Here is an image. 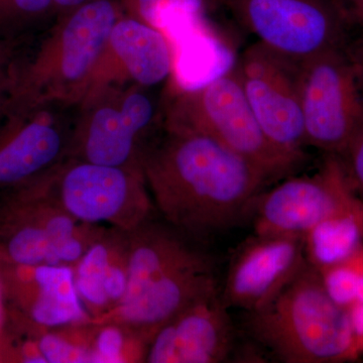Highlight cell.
I'll list each match as a JSON object with an SVG mask.
<instances>
[{
  "label": "cell",
  "instance_id": "cell-2",
  "mask_svg": "<svg viewBox=\"0 0 363 363\" xmlns=\"http://www.w3.org/2000/svg\"><path fill=\"white\" fill-rule=\"evenodd\" d=\"M123 14L121 0H92L57 18L37 49L18 59L7 109L48 102L80 104Z\"/></svg>",
  "mask_w": 363,
  "mask_h": 363
},
{
  "label": "cell",
  "instance_id": "cell-5",
  "mask_svg": "<svg viewBox=\"0 0 363 363\" xmlns=\"http://www.w3.org/2000/svg\"><path fill=\"white\" fill-rule=\"evenodd\" d=\"M135 83L95 86L78 105L71 159L140 168L145 143L162 125V93Z\"/></svg>",
  "mask_w": 363,
  "mask_h": 363
},
{
  "label": "cell",
  "instance_id": "cell-4",
  "mask_svg": "<svg viewBox=\"0 0 363 363\" xmlns=\"http://www.w3.org/2000/svg\"><path fill=\"white\" fill-rule=\"evenodd\" d=\"M162 124L209 136L262 169L271 182L291 176L302 166L279 152L264 135L235 66L192 89L167 83Z\"/></svg>",
  "mask_w": 363,
  "mask_h": 363
},
{
  "label": "cell",
  "instance_id": "cell-23",
  "mask_svg": "<svg viewBox=\"0 0 363 363\" xmlns=\"http://www.w3.org/2000/svg\"><path fill=\"white\" fill-rule=\"evenodd\" d=\"M353 334H354L355 351L357 358L363 355V302L350 308Z\"/></svg>",
  "mask_w": 363,
  "mask_h": 363
},
{
  "label": "cell",
  "instance_id": "cell-20",
  "mask_svg": "<svg viewBox=\"0 0 363 363\" xmlns=\"http://www.w3.org/2000/svg\"><path fill=\"white\" fill-rule=\"evenodd\" d=\"M16 38L0 35V117L6 113L11 100V89L18 58Z\"/></svg>",
  "mask_w": 363,
  "mask_h": 363
},
{
  "label": "cell",
  "instance_id": "cell-6",
  "mask_svg": "<svg viewBox=\"0 0 363 363\" xmlns=\"http://www.w3.org/2000/svg\"><path fill=\"white\" fill-rule=\"evenodd\" d=\"M35 181L52 201L83 223L131 231L157 214L142 169L68 157Z\"/></svg>",
  "mask_w": 363,
  "mask_h": 363
},
{
  "label": "cell",
  "instance_id": "cell-21",
  "mask_svg": "<svg viewBox=\"0 0 363 363\" xmlns=\"http://www.w3.org/2000/svg\"><path fill=\"white\" fill-rule=\"evenodd\" d=\"M339 157L353 190L363 200V116L350 145Z\"/></svg>",
  "mask_w": 363,
  "mask_h": 363
},
{
  "label": "cell",
  "instance_id": "cell-9",
  "mask_svg": "<svg viewBox=\"0 0 363 363\" xmlns=\"http://www.w3.org/2000/svg\"><path fill=\"white\" fill-rule=\"evenodd\" d=\"M307 147L340 157L363 116V86L345 45L301 63Z\"/></svg>",
  "mask_w": 363,
  "mask_h": 363
},
{
  "label": "cell",
  "instance_id": "cell-18",
  "mask_svg": "<svg viewBox=\"0 0 363 363\" xmlns=\"http://www.w3.org/2000/svg\"><path fill=\"white\" fill-rule=\"evenodd\" d=\"M221 0H121L124 13L160 28L180 16H205Z\"/></svg>",
  "mask_w": 363,
  "mask_h": 363
},
{
  "label": "cell",
  "instance_id": "cell-26",
  "mask_svg": "<svg viewBox=\"0 0 363 363\" xmlns=\"http://www.w3.org/2000/svg\"><path fill=\"white\" fill-rule=\"evenodd\" d=\"M6 310L4 304V295H2L1 286H0V332L4 329L6 324Z\"/></svg>",
  "mask_w": 363,
  "mask_h": 363
},
{
  "label": "cell",
  "instance_id": "cell-25",
  "mask_svg": "<svg viewBox=\"0 0 363 363\" xmlns=\"http://www.w3.org/2000/svg\"><path fill=\"white\" fill-rule=\"evenodd\" d=\"M89 1H92V0H52L57 18Z\"/></svg>",
  "mask_w": 363,
  "mask_h": 363
},
{
  "label": "cell",
  "instance_id": "cell-8",
  "mask_svg": "<svg viewBox=\"0 0 363 363\" xmlns=\"http://www.w3.org/2000/svg\"><path fill=\"white\" fill-rule=\"evenodd\" d=\"M264 190L253 206V233L304 236L334 217L363 213L340 157L327 155L312 175L289 176Z\"/></svg>",
  "mask_w": 363,
  "mask_h": 363
},
{
  "label": "cell",
  "instance_id": "cell-11",
  "mask_svg": "<svg viewBox=\"0 0 363 363\" xmlns=\"http://www.w3.org/2000/svg\"><path fill=\"white\" fill-rule=\"evenodd\" d=\"M257 42L295 61L346 45L345 28L333 0H221Z\"/></svg>",
  "mask_w": 363,
  "mask_h": 363
},
{
  "label": "cell",
  "instance_id": "cell-19",
  "mask_svg": "<svg viewBox=\"0 0 363 363\" xmlns=\"http://www.w3.org/2000/svg\"><path fill=\"white\" fill-rule=\"evenodd\" d=\"M57 18L52 0H0V35L16 38Z\"/></svg>",
  "mask_w": 363,
  "mask_h": 363
},
{
  "label": "cell",
  "instance_id": "cell-16",
  "mask_svg": "<svg viewBox=\"0 0 363 363\" xmlns=\"http://www.w3.org/2000/svg\"><path fill=\"white\" fill-rule=\"evenodd\" d=\"M173 71V48L167 35L124 13L112 28L89 90L109 83H135L156 89L167 85Z\"/></svg>",
  "mask_w": 363,
  "mask_h": 363
},
{
  "label": "cell",
  "instance_id": "cell-12",
  "mask_svg": "<svg viewBox=\"0 0 363 363\" xmlns=\"http://www.w3.org/2000/svg\"><path fill=\"white\" fill-rule=\"evenodd\" d=\"M78 105L11 107L0 117V193L56 168L70 152Z\"/></svg>",
  "mask_w": 363,
  "mask_h": 363
},
{
  "label": "cell",
  "instance_id": "cell-10",
  "mask_svg": "<svg viewBox=\"0 0 363 363\" xmlns=\"http://www.w3.org/2000/svg\"><path fill=\"white\" fill-rule=\"evenodd\" d=\"M234 66L253 114L269 142L294 161L304 164L308 155L300 62L255 42Z\"/></svg>",
  "mask_w": 363,
  "mask_h": 363
},
{
  "label": "cell",
  "instance_id": "cell-14",
  "mask_svg": "<svg viewBox=\"0 0 363 363\" xmlns=\"http://www.w3.org/2000/svg\"><path fill=\"white\" fill-rule=\"evenodd\" d=\"M235 330L219 286L162 325L147 344L143 362L221 363L235 350Z\"/></svg>",
  "mask_w": 363,
  "mask_h": 363
},
{
  "label": "cell",
  "instance_id": "cell-22",
  "mask_svg": "<svg viewBox=\"0 0 363 363\" xmlns=\"http://www.w3.org/2000/svg\"><path fill=\"white\" fill-rule=\"evenodd\" d=\"M346 26H363V0H333Z\"/></svg>",
  "mask_w": 363,
  "mask_h": 363
},
{
  "label": "cell",
  "instance_id": "cell-17",
  "mask_svg": "<svg viewBox=\"0 0 363 363\" xmlns=\"http://www.w3.org/2000/svg\"><path fill=\"white\" fill-rule=\"evenodd\" d=\"M130 231L106 227L73 267L76 291L91 320L121 304L128 283Z\"/></svg>",
  "mask_w": 363,
  "mask_h": 363
},
{
  "label": "cell",
  "instance_id": "cell-7",
  "mask_svg": "<svg viewBox=\"0 0 363 363\" xmlns=\"http://www.w3.org/2000/svg\"><path fill=\"white\" fill-rule=\"evenodd\" d=\"M106 226L64 211L33 180L0 193V259L73 269Z\"/></svg>",
  "mask_w": 363,
  "mask_h": 363
},
{
  "label": "cell",
  "instance_id": "cell-24",
  "mask_svg": "<svg viewBox=\"0 0 363 363\" xmlns=\"http://www.w3.org/2000/svg\"><path fill=\"white\" fill-rule=\"evenodd\" d=\"M346 52L357 69L363 86V35L350 44L345 45Z\"/></svg>",
  "mask_w": 363,
  "mask_h": 363
},
{
  "label": "cell",
  "instance_id": "cell-15",
  "mask_svg": "<svg viewBox=\"0 0 363 363\" xmlns=\"http://www.w3.org/2000/svg\"><path fill=\"white\" fill-rule=\"evenodd\" d=\"M6 315L40 330L91 321L76 291L73 269L0 259Z\"/></svg>",
  "mask_w": 363,
  "mask_h": 363
},
{
  "label": "cell",
  "instance_id": "cell-3",
  "mask_svg": "<svg viewBox=\"0 0 363 363\" xmlns=\"http://www.w3.org/2000/svg\"><path fill=\"white\" fill-rule=\"evenodd\" d=\"M247 315L252 337L281 362L357 359L350 310L333 300L308 262L269 305Z\"/></svg>",
  "mask_w": 363,
  "mask_h": 363
},
{
  "label": "cell",
  "instance_id": "cell-1",
  "mask_svg": "<svg viewBox=\"0 0 363 363\" xmlns=\"http://www.w3.org/2000/svg\"><path fill=\"white\" fill-rule=\"evenodd\" d=\"M140 168L157 214L201 245L252 214L271 183L209 136L164 124L143 147Z\"/></svg>",
  "mask_w": 363,
  "mask_h": 363
},
{
  "label": "cell",
  "instance_id": "cell-13",
  "mask_svg": "<svg viewBox=\"0 0 363 363\" xmlns=\"http://www.w3.org/2000/svg\"><path fill=\"white\" fill-rule=\"evenodd\" d=\"M307 264L304 238L257 234L236 248L221 297L228 308L259 311L295 279Z\"/></svg>",
  "mask_w": 363,
  "mask_h": 363
}]
</instances>
